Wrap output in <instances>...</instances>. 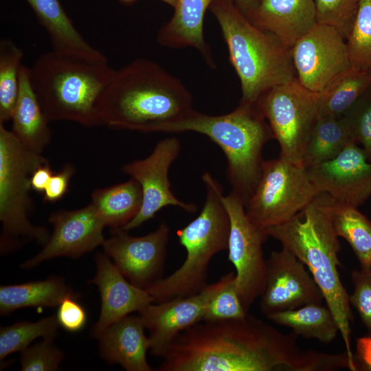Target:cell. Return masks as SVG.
Listing matches in <instances>:
<instances>
[{
    "mask_svg": "<svg viewBox=\"0 0 371 371\" xmlns=\"http://www.w3.org/2000/svg\"><path fill=\"white\" fill-rule=\"evenodd\" d=\"M240 10L245 14L254 4L255 0H234Z\"/></svg>",
    "mask_w": 371,
    "mask_h": 371,
    "instance_id": "7bdbcfd3",
    "label": "cell"
},
{
    "mask_svg": "<svg viewBox=\"0 0 371 371\" xmlns=\"http://www.w3.org/2000/svg\"><path fill=\"white\" fill-rule=\"evenodd\" d=\"M23 50L12 40L0 41V124L12 120L16 103Z\"/></svg>",
    "mask_w": 371,
    "mask_h": 371,
    "instance_id": "4dcf8cb0",
    "label": "cell"
},
{
    "mask_svg": "<svg viewBox=\"0 0 371 371\" xmlns=\"http://www.w3.org/2000/svg\"><path fill=\"white\" fill-rule=\"evenodd\" d=\"M180 150L181 142L177 138H165L157 142L147 157L122 166V172L139 183L143 201L138 214L117 230L129 232L137 228L153 218L160 210L168 205L178 206L189 213H194L197 210L194 204L178 199L170 189L168 171Z\"/></svg>",
    "mask_w": 371,
    "mask_h": 371,
    "instance_id": "4fadbf2b",
    "label": "cell"
},
{
    "mask_svg": "<svg viewBox=\"0 0 371 371\" xmlns=\"http://www.w3.org/2000/svg\"><path fill=\"white\" fill-rule=\"evenodd\" d=\"M235 276L229 272L196 294L152 302L142 309L139 315L148 332L151 353L160 357L180 333L202 322L209 302Z\"/></svg>",
    "mask_w": 371,
    "mask_h": 371,
    "instance_id": "9a60e30c",
    "label": "cell"
},
{
    "mask_svg": "<svg viewBox=\"0 0 371 371\" xmlns=\"http://www.w3.org/2000/svg\"><path fill=\"white\" fill-rule=\"evenodd\" d=\"M335 201L318 192L311 203L289 221L267 229V236L278 240L307 267L333 313L346 346L350 370L358 366L351 349L353 319L349 295L339 276L341 245L333 223Z\"/></svg>",
    "mask_w": 371,
    "mask_h": 371,
    "instance_id": "3957f363",
    "label": "cell"
},
{
    "mask_svg": "<svg viewBox=\"0 0 371 371\" xmlns=\"http://www.w3.org/2000/svg\"><path fill=\"white\" fill-rule=\"evenodd\" d=\"M351 281L354 291L349 301L367 328L371 330V268L353 270Z\"/></svg>",
    "mask_w": 371,
    "mask_h": 371,
    "instance_id": "74e56055",
    "label": "cell"
},
{
    "mask_svg": "<svg viewBox=\"0 0 371 371\" xmlns=\"http://www.w3.org/2000/svg\"><path fill=\"white\" fill-rule=\"evenodd\" d=\"M49 161L42 153L24 146L0 124V221L1 254L15 251L29 242L44 246L50 234L44 226L30 221L34 210L30 196L33 172Z\"/></svg>",
    "mask_w": 371,
    "mask_h": 371,
    "instance_id": "ba28073f",
    "label": "cell"
},
{
    "mask_svg": "<svg viewBox=\"0 0 371 371\" xmlns=\"http://www.w3.org/2000/svg\"><path fill=\"white\" fill-rule=\"evenodd\" d=\"M170 232L165 222L142 236L115 230L102 246L121 273L131 284L146 290L162 278Z\"/></svg>",
    "mask_w": 371,
    "mask_h": 371,
    "instance_id": "5bb4252c",
    "label": "cell"
},
{
    "mask_svg": "<svg viewBox=\"0 0 371 371\" xmlns=\"http://www.w3.org/2000/svg\"><path fill=\"white\" fill-rule=\"evenodd\" d=\"M371 89V70L351 66L319 93V117H341Z\"/></svg>",
    "mask_w": 371,
    "mask_h": 371,
    "instance_id": "83f0119b",
    "label": "cell"
},
{
    "mask_svg": "<svg viewBox=\"0 0 371 371\" xmlns=\"http://www.w3.org/2000/svg\"><path fill=\"white\" fill-rule=\"evenodd\" d=\"M272 322L289 327L297 336L316 339L328 344L339 332L337 323L330 311L322 304H310L300 308L274 313L267 316Z\"/></svg>",
    "mask_w": 371,
    "mask_h": 371,
    "instance_id": "4316f807",
    "label": "cell"
},
{
    "mask_svg": "<svg viewBox=\"0 0 371 371\" xmlns=\"http://www.w3.org/2000/svg\"><path fill=\"white\" fill-rule=\"evenodd\" d=\"M346 42L352 66L371 70V0H359Z\"/></svg>",
    "mask_w": 371,
    "mask_h": 371,
    "instance_id": "d6a6232c",
    "label": "cell"
},
{
    "mask_svg": "<svg viewBox=\"0 0 371 371\" xmlns=\"http://www.w3.org/2000/svg\"><path fill=\"white\" fill-rule=\"evenodd\" d=\"M118 1L122 4L129 5H131V4L134 3L137 0H118ZM160 1L166 3V4H168L169 5H170L173 8H174V7H175V5L176 4V2H177V0H160Z\"/></svg>",
    "mask_w": 371,
    "mask_h": 371,
    "instance_id": "ee69618b",
    "label": "cell"
},
{
    "mask_svg": "<svg viewBox=\"0 0 371 371\" xmlns=\"http://www.w3.org/2000/svg\"><path fill=\"white\" fill-rule=\"evenodd\" d=\"M59 326L55 315L34 322L23 321L10 326H1L0 359L2 361L14 352L23 351L36 338L54 339L57 336Z\"/></svg>",
    "mask_w": 371,
    "mask_h": 371,
    "instance_id": "1f68e13d",
    "label": "cell"
},
{
    "mask_svg": "<svg viewBox=\"0 0 371 371\" xmlns=\"http://www.w3.org/2000/svg\"><path fill=\"white\" fill-rule=\"evenodd\" d=\"M77 295H69L58 306L56 317L59 325L65 330L76 333L87 324V315L84 307L77 302Z\"/></svg>",
    "mask_w": 371,
    "mask_h": 371,
    "instance_id": "f35d334b",
    "label": "cell"
},
{
    "mask_svg": "<svg viewBox=\"0 0 371 371\" xmlns=\"http://www.w3.org/2000/svg\"><path fill=\"white\" fill-rule=\"evenodd\" d=\"M306 169L317 191L337 203L358 207L371 196V161L356 142L333 159Z\"/></svg>",
    "mask_w": 371,
    "mask_h": 371,
    "instance_id": "ac0fdd59",
    "label": "cell"
},
{
    "mask_svg": "<svg viewBox=\"0 0 371 371\" xmlns=\"http://www.w3.org/2000/svg\"><path fill=\"white\" fill-rule=\"evenodd\" d=\"M356 142L360 143L371 161V89L342 115Z\"/></svg>",
    "mask_w": 371,
    "mask_h": 371,
    "instance_id": "e575fe53",
    "label": "cell"
},
{
    "mask_svg": "<svg viewBox=\"0 0 371 371\" xmlns=\"http://www.w3.org/2000/svg\"><path fill=\"white\" fill-rule=\"evenodd\" d=\"M203 183L206 198L201 212L177 232L186 250L184 262L172 273L146 289L155 303L200 292L208 284L211 260L227 249L230 223L221 199L223 188L212 176L206 177Z\"/></svg>",
    "mask_w": 371,
    "mask_h": 371,
    "instance_id": "52a82bcc",
    "label": "cell"
},
{
    "mask_svg": "<svg viewBox=\"0 0 371 371\" xmlns=\"http://www.w3.org/2000/svg\"><path fill=\"white\" fill-rule=\"evenodd\" d=\"M244 14L290 49L318 23L313 0H255Z\"/></svg>",
    "mask_w": 371,
    "mask_h": 371,
    "instance_id": "ffe728a7",
    "label": "cell"
},
{
    "mask_svg": "<svg viewBox=\"0 0 371 371\" xmlns=\"http://www.w3.org/2000/svg\"><path fill=\"white\" fill-rule=\"evenodd\" d=\"M69 295H77L62 277L0 286V314L26 307H55Z\"/></svg>",
    "mask_w": 371,
    "mask_h": 371,
    "instance_id": "d4e9b609",
    "label": "cell"
},
{
    "mask_svg": "<svg viewBox=\"0 0 371 371\" xmlns=\"http://www.w3.org/2000/svg\"><path fill=\"white\" fill-rule=\"evenodd\" d=\"M285 334L248 313L202 321L180 333L160 358L159 371H327L329 354L302 350Z\"/></svg>",
    "mask_w": 371,
    "mask_h": 371,
    "instance_id": "6da1fadb",
    "label": "cell"
},
{
    "mask_svg": "<svg viewBox=\"0 0 371 371\" xmlns=\"http://www.w3.org/2000/svg\"><path fill=\"white\" fill-rule=\"evenodd\" d=\"M291 50L297 80L315 93L352 66L346 38L329 25L317 23Z\"/></svg>",
    "mask_w": 371,
    "mask_h": 371,
    "instance_id": "7c38bea8",
    "label": "cell"
},
{
    "mask_svg": "<svg viewBox=\"0 0 371 371\" xmlns=\"http://www.w3.org/2000/svg\"><path fill=\"white\" fill-rule=\"evenodd\" d=\"M356 142L343 117H319L302 161L305 168L330 160L348 145Z\"/></svg>",
    "mask_w": 371,
    "mask_h": 371,
    "instance_id": "f1b7e54d",
    "label": "cell"
},
{
    "mask_svg": "<svg viewBox=\"0 0 371 371\" xmlns=\"http://www.w3.org/2000/svg\"><path fill=\"white\" fill-rule=\"evenodd\" d=\"M53 174L49 161L38 166L31 176L32 190L38 193H43Z\"/></svg>",
    "mask_w": 371,
    "mask_h": 371,
    "instance_id": "60d3db41",
    "label": "cell"
},
{
    "mask_svg": "<svg viewBox=\"0 0 371 371\" xmlns=\"http://www.w3.org/2000/svg\"><path fill=\"white\" fill-rule=\"evenodd\" d=\"M210 10L221 27L242 91L240 101L257 102L267 91L297 78L291 50L253 25L234 0H214Z\"/></svg>",
    "mask_w": 371,
    "mask_h": 371,
    "instance_id": "8992f818",
    "label": "cell"
},
{
    "mask_svg": "<svg viewBox=\"0 0 371 371\" xmlns=\"http://www.w3.org/2000/svg\"><path fill=\"white\" fill-rule=\"evenodd\" d=\"M357 351L361 363L364 367L371 370V335L357 340Z\"/></svg>",
    "mask_w": 371,
    "mask_h": 371,
    "instance_id": "b9f144b4",
    "label": "cell"
},
{
    "mask_svg": "<svg viewBox=\"0 0 371 371\" xmlns=\"http://www.w3.org/2000/svg\"><path fill=\"white\" fill-rule=\"evenodd\" d=\"M64 357L63 352L54 344V339L29 346L21 352V370L23 371H54Z\"/></svg>",
    "mask_w": 371,
    "mask_h": 371,
    "instance_id": "8d00e7d4",
    "label": "cell"
},
{
    "mask_svg": "<svg viewBox=\"0 0 371 371\" xmlns=\"http://www.w3.org/2000/svg\"><path fill=\"white\" fill-rule=\"evenodd\" d=\"M142 201L141 186L131 177L125 182L93 190L90 203L105 226L113 231L123 227L138 214Z\"/></svg>",
    "mask_w": 371,
    "mask_h": 371,
    "instance_id": "484cf974",
    "label": "cell"
},
{
    "mask_svg": "<svg viewBox=\"0 0 371 371\" xmlns=\"http://www.w3.org/2000/svg\"><path fill=\"white\" fill-rule=\"evenodd\" d=\"M96 109L102 126L154 133L190 113L192 97L178 78L158 63L138 58L114 70Z\"/></svg>",
    "mask_w": 371,
    "mask_h": 371,
    "instance_id": "7a4b0ae2",
    "label": "cell"
},
{
    "mask_svg": "<svg viewBox=\"0 0 371 371\" xmlns=\"http://www.w3.org/2000/svg\"><path fill=\"white\" fill-rule=\"evenodd\" d=\"M139 316L126 315L111 325L98 339L101 357L127 371L153 370L146 357L148 337Z\"/></svg>",
    "mask_w": 371,
    "mask_h": 371,
    "instance_id": "44dd1931",
    "label": "cell"
},
{
    "mask_svg": "<svg viewBox=\"0 0 371 371\" xmlns=\"http://www.w3.org/2000/svg\"><path fill=\"white\" fill-rule=\"evenodd\" d=\"M75 170L74 165L67 164L59 172L53 174L43 192L45 202L55 203L65 195Z\"/></svg>",
    "mask_w": 371,
    "mask_h": 371,
    "instance_id": "ab89813d",
    "label": "cell"
},
{
    "mask_svg": "<svg viewBox=\"0 0 371 371\" xmlns=\"http://www.w3.org/2000/svg\"><path fill=\"white\" fill-rule=\"evenodd\" d=\"M317 193L302 166L280 157L264 161L258 185L245 204V212L256 226L265 231L289 221Z\"/></svg>",
    "mask_w": 371,
    "mask_h": 371,
    "instance_id": "9c48e42d",
    "label": "cell"
},
{
    "mask_svg": "<svg viewBox=\"0 0 371 371\" xmlns=\"http://www.w3.org/2000/svg\"><path fill=\"white\" fill-rule=\"evenodd\" d=\"M333 223L338 237L350 245L361 269L371 268V221L358 207L335 201Z\"/></svg>",
    "mask_w": 371,
    "mask_h": 371,
    "instance_id": "f546056e",
    "label": "cell"
},
{
    "mask_svg": "<svg viewBox=\"0 0 371 371\" xmlns=\"http://www.w3.org/2000/svg\"><path fill=\"white\" fill-rule=\"evenodd\" d=\"M186 131L203 134L222 149L227 161V176L232 192L245 204L261 176L263 148L274 139L257 102L240 101L234 111L221 115H209L193 109L186 117L159 130Z\"/></svg>",
    "mask_w": 371,
    "mask_h": 371,
    "instance_id": "277c9868",
    "label": "cell"
},
{
    "mask_svg": "<svg viewBox=\"0 0 371 371\" xmlns=\"http://www.w3.org/2000/svg\"><path fill=\"white\" fill-rule=\"evenodd\" d=\"M317 22L337 28L347 38L355 19L359 0H313Z\"/></svg>",
    "mask_w": 371,
    "mask_h": 371,
    "instance_id": "836d02e7",
    "label": "cell"
},
{
    "mask_svg": "<svg viewBox=\"0 0 371 371\" xmlns=\"http://www.w3.org/2000/svg\"><path fill=\"white\" fill-rule=\"evenodd\" d=\"M236 276L209 302L203 321L240 318L248 313L244 309L236 287Z\"/></svg>",
    "mask_w": 371,
    "mask_h": 371,
    "instance_id": "d590c367",
    "label": "cell"
},
{
    "mask_svg": "<svg viewBox=\"0 0 371 371\" xmlns=\"http://www.w3.org/2000/svg\"><path fill=\"white\" fill-rule=\"evenodd\" d=\"M96 273L89 280L98 286L101 309L91 336L98 339L111 325L133 312H139L153 302L148 293L131 284L105 253L95 255Z\"/></svg>",
    "mask_w": 371,
    "mask_h": 371,
    "instance_id": "d6986e66",
    "label": "cell"
},
{
    "mask_svg": "<svg viewBox=\"0 0 371 371\" xmlns=\"http://www.w3.org/2000/svg\"><path fill=\"white\" fill-rule=\"evenodd\" d=\"M114 70L107 61L89 60L53 50L40 55L30 79L49 122L71 121L102 126L96 102Z\"/></svg>",
    "mask_w": 371,
    "mask_h": 371,
    "instance_id": "5b68a950",
    "label": "cell"
},
{
    "mask_svg": "<svg viewBox=\"0 0 371 371\" xmlns=\"http://www.w3.org/2000/svg\"><path fill=\"white\" fill-rule=\"evenodd\" d=\"M10 130L26 147L39 153L50 144L52 132L32 86L29 67L22 65Z\"/></svg>",
    "mask_w": 371,
    "mask_h": 371,
    "instance_id": "cb8c5ba5",
    "label": "cell"
},
{
    "mask_svg": "<svg viewBox=\"0 0 371 371\" xmlns=\"http://www.w3.org/2000/svg\"><path fill=\"white\" fill-rule=\"evenodd\" d=\"M257 104L280 145V157L302 166L306 146L319 117V93L296 78L273 87Z\"/></svg>",
    "mask_w": 371,
    "mask_h": 371,
    "instance_id": "30bf717a",
    "label": "cell"
},
{
    "mask_svg": "<svg viewBox=\"0 0 371 371\" xmlns=\"http://www.w3.org/2000/svg\"><path fill=\"white\" fill-rule=\"evenodd\" d=\"M25 1L47 32L52 50L89 60H108L77 30L59 0Z\"/></svg>",
    "mask_w": 371,
    "mask_h": 371,
    "instance_id": "603a6c76",
    "label": "cell"
},
{
    "mask_svg": "<svg viewBox=\"0 0 371 371\" xmlns=\"http://www.w3.org/2000/svg\"><path fill=\"white\" fill-rule=\"evenodd\" d=\"M222 202L229 218L228 260L236 269V287L244 309L248 313L264 292L266 260L262 245L268 237L248 218L244 201L235 193L223 194Z\"/></svg>",
    "mask_w": 371,
    "mask_h": 371,
    "instance_id": "8fae6325",
    "label": "cell"
},
{
    "mask_svg": "<svg viewBox=\"0 0 371 371\" xmlns=\"http://www.w3.org/2000/svg\"><path fill=\"white\" fill-rule=\"evenodd\" d=\"M53 232L42 250L20 265L30 269L57 257L77 258L102 245L106 227L91 203L74 210H59L48 218Z\"/></svg>",
    "mask_w": 371,
    "mask_h": 371,
    "instance_id": "e0dca14e",
    "label": "cell"
},
{
    "mask_svg": "<svg viewBox=\"0 0 371 371\" xmlns=\"http://www.w3.org/2000/svg\"><path fill=\"white\" fill-rule=\"evenodd\" d=\"M214 1L177 0L172 18L157 32V43L172 49L193 47L214 68L215 63L203 34L205 14Z\"/></svg>",
    "mask_w": 371,
    "mask_h": 371,
    "instance_id": "7402d4cb",
    "label": "cell"
},
{
    "mask_svg": "<svg viewBox=\"0 0 371 371\" xmlns=\"http://www.w3.org/2000/svg\"><path fill=\"white\" fill-rule=\"evenodd\" d=\"M260 297V308L266 316L324 301L304 264L283 247L266 260V284Z\"/></svg>",
    "mask_w": 371,
    "mask_h": 371,
    "instance_id": "2e32d148",
    "label": "cell"
}]
</instances>
